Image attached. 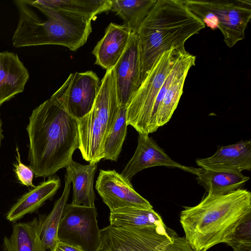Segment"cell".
<instances>
[{
    "mask_svg": "<svg viewBox=\"0 0 251 251\" xmlns=\"http://www.w3.org/2000/svg\"><path fill=\"white\" fill-rule=\"evenodd\" d=\"M74 73L32 112L26 130L29 167L35 177H50L66 168L79 147L77 120L69 112L67 98Z\"/></svg>",
    "mask_w": 251,
    "mask_h": 251,
    "instance_id": "1",
    "label": "cell"
},
{
    "mask_svg": "<svg viewBox=\"0 0 251 251\" xmlns=\"http://www.w3.org/2000/svg\"><path fill=\"white\" fill-rule=\"evenodd\" d=\"M251 214V193L238 189L219 195H207L197 205L180 213L184 238L194 251H206L228 241L236 226Z\"/></svg>",
    "mask_w": 251,
    "mask_h": 251,
    "instance_id": "2",
    "label": "cell"
},
{
    "mask_svg": "<svg viewBox=\"0 0 251 251\" xmlns=\"http://www.w3.org/2000/svg\"><path fill=\"white\" fill-rule=\"evenodd\" d=\"M205 26L182 0H157L137 32L141 84L160 54L172 48L185 50V42Z\"/></svg>",
    "mask_w": 251,
    "mask_h": 251,
    "instance_id": "3",
    "label": "cell"
},
{
    "mask_svg": "<svg viewBox=\"0 0 251 251\" xmlns=\"http://www.w3.org/2000/svg\"><path fill=\"white\" fill-rule=\"evenodd\" d=\"M19 12L12 38L15 48L62 46L75 51L92 32L91 20L39 4L35 0L14 1Z\"/></svg>",
    "mask_w": 251,
    "mask_h": 251,
    "instance_id": "4",
    "label": "cell"
},
{
    "mask_svg": "<svg viewBox=\"0 0 251 251\" xmlns=\"http://www.w3.org/2000/svg\"><path fill=\"white\" fill-rule=\"evenodd\" d=\"M185 50L172 48L160 54L127 104V124L139 134L149 135L157 130L159 106L175 77L172 69Z\"/></svg>",
    "mask_w": 251,
    "mask_h": 251,
    "instance_id": "5",
    "label": "cell"
},
{
    "mask_svg": "<svg viewBox=\"0 0 251 251\" xmlns=\"http://www.w3.org/2000/svg\"><path fill=\"white\" fill-rule=\"evenodd\" d=\"M120 107L113 68L106 71L100 81L91 111L82 118L76 119L78 149L83 158L89 163L97 164L103 159L104 142Z\"/></svg>",
    "mask_w": 251,
    "mask_h": 251,
    "instance_id": "6",
    "label": "cell"
},
{
    "mask_svg": "<svg viewBox=\"0 0 251 251\" xmlns=\"http://www.w3.org/2000/svg\"><path fill=\"white\" fill-rule=\"evenodd\" d=\"M98 251H194L164 223L143 227L109 226L100 229Z\"/></svg>",
    "mask_w": 251,
    "mask_h": 251,
    "instance_id": "7",
    "label": "cell"
},
{
    "mask_svg": "<svg viewBox=\"0 0 251 251\" xmlns=\"http://www.w3.org/2000/svg\"><path fill=\"white\" fill-rule=\"evenodd\" d=\"M186 7L205 25L219 29L229 48L245 38L251 18V0H185Z\"/></svg>",
    "mask_w": 251,
    "mask_h": 251,
    "instance_id": "8",
    "label": "cell"
},
{
    "mask_svg": "<svg viewBox=\"0 0 251 251\" xmlns=\"http://www.w3.org/2000/svg\"><path fill=\"white\" fill-rule=\"evenodd\" d=\"M97 217L95 207L66 204L58 227V241L82 251H98L101 235Z\"/></svg>",
    "mask_w": 251,
    "mask_h": 251,
    "instance_id": "9",
    "label": "cell"
},
{
    "mask_svg": "<svg viewBox=\"0 0 251 251\" xmlns=\"http://www.w3.org/2000/svg\"><path fill=\"white\" fill-rule=\"evenodd\" d=\"M95 188L110 211L125 207L153 209L149 201L134 189L130 181L115 170H100Z\"/></svg>",
    "mask_w": 251,
    "mask_h": 251,
    "instance_id": "10",
    "label": "cell"
},
{
    "mask_svg": "<svg viewBox=\"0 0 251 251\" xmlns=\"http://www.w3.org/2000/svg\"><path fill=\"white\" fill-rule=\"evenodd\" d=\"M114 68L119 103L120 107H126L141 85L137 33H131L126 49Z\"/></svg>",
    "mask_w": 251,
    "mask_h": 251,
    "instance_id": "11",
    "label": "cell"
},
{
    "mask_svg": "<svg viewBox=\"0 0 251 251\" xmlns=\"http://www.w3.org/2000/svg\"><path fill=\"white\" fill-rule=\"evenodd\" d=\"M155 166L176 168L197 175L201 168L182 165L171 158L149 135L139 134L135 151L121 175L129 181L141 171Z\"/></svg>",
    "mask_w": 251,
    "mask_h": 251,
    "instance_id": "12",
    "label": "cell"
},
{
    "mask_svg": "<svg viewBox=\"0 0 251 251\" xmlns=\"http://www.w3.org/2000/svg\"><path fill=\"white\" fill-rule=\"evenodd\" d=\"M201 168L213 170L240 172L251 169V140L218 147L215 153L205 158L197 159Z\"/></svg>",
    "mask_w": 251,
    "mask_h": 251,
    "instance_id": "13",
    "label": "cell"
},
{
    "mask_svg": "<svg viewBox=\"0 0 251 251\" xmlns=\"http://www.w3.org/2000/svg\"><path fill=\"white\" fill-rule=\"evenodd\" d=\"M100 80L92 71L74 73L67 98L69 113L79 119L92 109L100 87Z\"/></svg>",
    "mask_w": 251,
    "mask_h": 251,
    "instance_id": "14",
    "label": "cell"
},
{
    "mask_svg": "<svg viewBox=\"0 0 251 251\" xmlns=\"http://www.w3.org/2000/svg\"><path fill=\"white\" fill-rule=\"evenodd\" d=\"M131 33L125 25L109 24L92 52L96 58L95 64L106 70L114 68L124 52Z\"/></svg>",
    "mask_w": 251,
    "mask_h": 251,
    "instance_id": "15",
    "label": "cell"
},
{
    "mask_svg": "<svg viewBox=\"0 0 251 251\" xmlns=\"http://www.w3.org/2000/svg\"><path fill=\"white\" fill-rule=\"evenodd\" d=\"M29 78L17 54L0 51V106L22 93Z\"/></svg>",
    "mask_w": 251,
    "mask_h": 251,
    "instance_id": "16",
    "label": "cell"
},
{
    "mask_svg": "<svg viewBox=\"0 0 251 251\" xmlns=\"http://www.w3.org/2000/svg\"><path fill=\"white\" fill-rule=\"evenodd\" d=\"M60 186L58 176L49 177L19 199L7 213L6 219L15 222L25 215L37 211L46 201L53 198Z\"/></svg>",
    "mask_w": 251,
    "mask_h": 251,
    "instance_id": "17",
    "label": "cell"
},
{
    "mask_svg": "<svg viewBox=\"0 0 251 251\" xmlns=\"http://www.w3.org/2000/svg\"><path fill=\"white\" fill-rule=\"evenodd\" d=\"M196 56L187 51L181 55L176 74L167 90L157 110V128L167 124L176 108L183 93L186 77L191 68L195 65Z\"/></svg>",
    "mask_w": 251,
    "mask_h": 251,
    "instance_id": "18",
    "label": "cell"
},
{
    "mask_svg": "<svg viewBox=\"0 0 251 251\" xmlns=\"http://www.w3.org/2000/svg\"><path fill=\"white\" fill-rule=\"evenodd\" d=\"M65 176L73 183V195L72 204L95 207V194L93 188L97 163L82 165L72 160L66 167Z\"/></svg>",
    "mask_w": 251,
    "mask_h": 251,
    "instance_id": "19",
    "label": "cell"
},
{
    "mask_svg": "<svg viewBox=\"0 0 251 251\" xmlns=\"http://www.w3.org/2000/svg\"><path fill=\"white\" fill-rule=\"evenodd\" d=\"M45 218L40 216L28 222L14 224L11 235L3 240L6 251H46L41 237Z\"/></svg>",
    "mask_w": 251,
    "mask_h": 251,
    "instance_id": "20",
    "label": "cell"
},
{
    "mask_svg": "<svg viewBox=\"0 0 251 251\" xmlns=\"http://www.w3.org/2000/svg\"><path fill=\"white\" fill-rule=\"evenodd\" d=\"M197 176L198 183L209 196L225 195L240 189L250 178L240 172L202 168Z\"/></svg>",
    "mask_w": 251,
    "mask_h": 251,
    "instance_id": "21",
    "label": "cell"
},
{
    "mask_svg": "<svg viewBox=\"0 0 251 251\" xmlns=\"http://www.w3.org/2000/svg\"><path fill=\"white\" fill-rule=\"evenodd\" d=\"M37 3L93 20L97 15L111 9L112 0H36Z\"/></svg>",
    "mask_w": 251,
    "mask_h": 251,
    "instance_id": "22",
    "label": "cell"
},
{
    "mask_svg": "<svg viewBox=\"0 0 251 251\" xmlns=\"http://www.w3.org/2000/svg\"><path fill=\"white\" fill-rule=\"evenodd\" d=\"M110 225L119 227H143L163 223L161 216L153 209L125 207L110 211Z\"/></svg>",
    "mask_w": 251,
    "mask_h": 251,
    "instance_id": "23",
    "label": "cell"
},
{
    "mask_svg": "<svg viewBox=\"0 0 251 251\" xmlns=\"http://www.w3.org/2000/svg\"><path fill=\"white\" fill-rule=\"evenodd\" d=\"M157 0H112L110 10L124 21L132 32L137 33Z\"/></svg>",
    "mask_w": 251,
    "mask_h": 251,
    "instance_id": "24",
    "label": "cell"
},
{
    "mask_svg": "<svg viewBox=\"0 0 251 251\" xmlns=\"http://www.w3.org/2000/svg\"><path fill=\"white\" fill-rule=\"evenodd\" d=\"M71 183L65 177V186L61 196L55 201L53 209L44 218L42 224L41 239L47 248L53 251L58 242V227L64 212L65 206L69 198Z\"/></svg>",
    "mask_w": 251,
    "mask_h": 251,
    "instance_id": "25",
    "label": "cell"
},
{
    "mask_svg": "<svg viewBox=\"0 0 251 251\" xmlns=\"http://www.w3.org/2000/svg\"><path fill=\"white\" fill-rule=\"evenodd\" d=\"M126 110V107H120L116 118L104 142L103 160L116 161L122 151L128 126Z\"/></svg>",
    "mask_w": 251,
    "mask_h": 251,
    "instance_id": "26",
    "label": "cell"
},
{
    "mask_svg": "<svg viewBox=\"0 0 251 251\" xmlns=\"http://www.w3.org/2000/svg\"><path fill=\"white\" fill-rule=\"evenodd\" d=\"M226 244L233 251H251V214L236 226Z\"/></svg>",
    "mask_w": 251,
    "mask_h": 251,
    "instance_id": "27",
    "label": "cell"
},
{
    "mask_svg": "<svg viewBox=\"0 0 251 251\" xmlns=\"http://www.w3.org/2000/svg\"><path fill=\"white\" fill-rule=\"evenodd\" d=\"M17 162L14 164V172L18 180L23 185L27 187L31 186L33 188L35 186L32 183L34 173L32 170L27 166L23 164L21 160V156L18 150L16 148Z\"/></svg>",
    "mask_w": 251,
    "mask_h": 251,
    "instance_id": "28",
    "label": "cell"
},
{
    "mask_svg": "<svg viewBox=\"0 0 251 251\" xmlns=\"http://www.w3.org/2000/svg\"><path fill=\"white\" fill-rule=\"evenodd\" d=\"M53 251H82L80 249L58 241Z\"/></svg>",
    "mask_w": 251,
    "mask_h": 251,
    "instance_id": "29",
    "label": "cell"
},
{
    "mask_svg": "<svg viewBox=\"0 0 251 251\" xmlns=\"http://www.w3.org/2000/svg\"><path fill=\"white\" fill-rule=\"evenodd\" d=\"M1 126H2V122H1V120L0 117V145L1 144V140L3 138V136L2 135V130L1 129Z\"/></svg>",
    "mask_w": 251,
    "mask_h": 251,
    "instance_id": "30",
    "label": "cell"
},
{
    "mask_svg": "<svg viewBox=\"0 0 251 251\" xmlns=\"http://www.w3.org/2000/svg\"></svg>",
    "mask_w": 251,
    "mask_h": 251,
    "instance_id": "31",
    "label": "cell"
}]
</instances>
